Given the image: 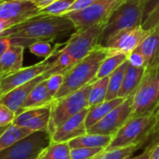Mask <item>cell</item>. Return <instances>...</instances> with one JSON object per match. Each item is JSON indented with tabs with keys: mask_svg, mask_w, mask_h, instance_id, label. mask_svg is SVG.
<instances>
[{
	"mask_svg": "<svg viewBox=\"0 0 159 159\" xmlns=\"http://www.w3.org/2000/svg\"><path fill=\"white\" fill-rule=\"evenodd\" d=\"M75 27L65 15H37L5 30L0 37L10 38L11 45L28 48L37 41L51 42L73 31Z\"/></svg>",
	"mask_w": 159,
	"mask_h": 159,
	"instance_id": "6da1fadb",
	"label": "cell"
},
{
	"mask_svg": "<svg viewBox=\"0 0 159 159\" xmlns=\"http://www.w3.org/2000/svg\"><path fill=\"white\" fill-rule=\"evenodd\" d=\"M109 55L105 48L98 46L90 54L74 65L64 75L63 83L53 100L64 98L80 89L92 84L103 60Z\"/></svg>",
	"mask_w": 159,
	"mask_h": 159,
	"instance_id": "7a4b0ae2",
	"label": "cell"
},
{
	"mask_svg": "<svg viewBox=\"0 0 159 159\" xmlns=\"http://www.w3.org/2000/svg\"><path fill=\"white\" fill-rule=\"evenodd\" d=\"M159 133V112L143 116L130 118L117 133L105 149L110 151L129 146H140Z\"/></svg>",
	"mask_w": 159,
	"mask_h": 159,
	"instance_id": "3957f363",
	"label": "cell"
},
{
	"mask_svg": "<svg viewBox=\"0 0 159 159\" xmlns=\"http://www.w3.org/2000/svg\"><path fill=\"white\" fill-rule=\"evenodd\" d=\"M144 2L126 0L119 6L104 23L99 46L106 48L121 33L142 26Z\"/></svg>",
	"mask_w": 159,
	"mask_h": 159,
	"instance_id": "277c9868",
	"label": "cell"
},
{
	"mask_svg": "<svg viewBox=\"0 0 159 159\" xmlns=\"http://www.w3.org/2000/svg\"><path fill=\"white\" fill-rule=\"evenodd\" d=\"M159 112V65L146 69L143 78L133 95L132 117Z\"/></svg>",
	"mask_w": 159,
	"mask_h": 159,
	"instance_id": "5b68a950",
	"label": "cell"
},
{
	"mask_svg": "<svg viewBox=\"0 0 159 159\" xmlns=\"http://www.w3.org/2000/svg\"><path fill=\"white\" fill-rule=\"evenodd\" d=\"M91 85L89 84L64 98L52 101L48 130L49 136L66 120L89 107V95Z\"/></svg>",
	"mask_w": 159,
	"mask_h": 159,
	"instance_id": "8992f818",
	"label": "cell"
},
{
	"mask_svg": "<svg viewBox=\"0 0 159 159\" xmlns=\"http://www.w3.org/2000/svg\"><path fill=\"white\" fill-rule=\"evenodd\" d=\"M126 0H98L89 7L66 14L76 30H84L98 24H104L114 11Z\"/></svg>",
	"mask_w": 159,
	"mask_h": 159,
	"instance_id": "52a82bcc",
	"label": "cell"
},
{
	"mask_svg": "<svg viewBox=\"0 0 159 159\" xmlns=\"http://www.w3.org/2000/svg\"><path fill=\"white\" fill-rule=\"evenodd\" d=\"M104 24H98L84 30H76L61 48L76 64L98 46Z\"/></svg>",
	"mask_w": 159,
	"mask_h": 159,
	"instance_id": "ba28073f",
	"label": "cell"
},
{
	"mask_svg": "<svg viewBox=\"0 0 159 159\" xmlns=\"http://www.w3.org/2000/svg\"><path fill=\"white\" fill-rule=\"evenodd\" d=\"M49 143L47 131H36L0 152V159H37Z\"/></svg>",
	"mask_w": 159,
	"mask_h": 159,
	"instance_id": "9c48e42d",
	"label": "cell"
},
{
	"mask_svg": "<svg viewBox=\"0 0 159 159\" xmlns=\"http://www.w3.org/2000/svg\"><path fill=\"white\" fill-rule=\"evenodd\" d=\"M134 95V94H133ZM133 95L112 110L102 120L88 129V133L115 135L131 118L133 112Z\"/></svg>",
	"mask_w": 159,
	"mask_h": 159,
	"instance_id": "30bf717a",
	"label": "cell"
},
{
	"mask_svg": "<svg viewBox=\"0 0 159 159\" xmlns=\"http://www.w3.org/2000/svg\"><path fill=\"white\" fill-rule=\"evenodd\" d=\"M57 50L55 51V53L52 56L45 59L44 61L38 62L36 64H34V65L28 66V67H24V68L22 67L20 70H19L9 75L0 78V96L31 81L32 79L37 77L38 75H42L43 73H45L46 71L50 69L53 66Z\"/></svg>",
	"mask_w": 159,
	"mask_h": 159,
	"instance_id": "8fae6325",
	"label": "cell"
},
{
	"mask_svg": "<svg viewBox=\"0 0 159 159\" xmlns=\"http://www.w3.org/2000/svg\"><path fill=\"white\" fill-rule=\"evenodd\" d=\"M53 74H56V73H55L53 66H52L50 69H48V71H46L42 75H38L37 77H35V78L32 79L31 81L10 90L9 92L4 94L2 96H0V104H3V105L8 107L10 110H12L13 112L18 114L22 103L27 99V97L32 92V90L39 83L48 79Z\"/></svg>",
	"mask_w": 159,
	"mask_h": 159,
	"instance_id": "7c38bea8",
	"label": "cell"
},
{
	"mask_svg": "<svg viewBox=\"0 0 159 159\" xmlns=\"http://www.w3.org/2000/svg\"><path fill=\"white\" fill-rule=\"evenodd\" d=\"M89 107L77 113L61 124L50 136V143H69L70 141L88 133L86 116Z\"/></svg>",
	"mask_w": 159,
	"mask_h": 159,
	"instance_id": "4fadbf2b",
	"label": "cell"
},
{
	"mask_svg": "<svg viewBox=\"0 0 159 159\" xmlns=\"http://www.w3.org/2000/svg\"><path fill=\"white\" fill-rule=\"evenodd\" d=\"M40 14L33 1H4L0 3V19L18 24Z\"/></svg>",
	"mask_w": 159,
	"mask_h": 159,
	"instance_id": "5bb4252c",
	"label": "cell"
},
{
	"mask_svg": "<svg viewBox=\"0 0 159 159\" xmlns=\"http://www.w3.org/2000/svg\"><path fill=\"white\" fill-rule=\"evenodd\" d=\"M149 33L150 31L144 30L142 26L125 31L111 41L105 48L108 49L109 54L125 53L129 55L140 46Z\"/></svg>",
	"mask_w": 159,
	"mask_h": 159,
	"instance_id": "9a60e30c",
	"label": "cell"
},
{
	"mask_svg": "<svg viewBox=\"0 0 159 159\" xmlns=\"http://www.w3.org/2000/svg\"><path fill=\"white\" fill-rule=\"evenodd\" d=\"M24 48L19 45L10 47L0 57V78L9 75L22 68Z\"/></svg>",
	"mask_w": 159,
	"mask_h": 159,
	"instance_id": "2e32d148",
	"label": "cell"
},
{
	"mask_svg": "<svg viewBox=\"0 0 159 159\" xmlns=\"http://www.w3.org/2000/svg\"><path fill=\"white\" fill-rule=\"evenodd\" d=\"M138 49L145 59L146 69L159 65V27L154 29L142 41Z\"/></svg>",
	"mask_w": 159,
	"mask_h": 159,
	"instance_id": "e0dca14e",
	"label": "cell"
},
{
	"mask_svg": "<svg viewBox=\"0 0 159 159\" xmlns=\"http://www.w3.org/2000/svg\"><path fill=\"white\" fill-rule=\"evenodd\" d=\"M145 71H146L145 67L137 68V67L129 65V66L125 73L122 87L118 94V98L126 99L133 95L136 92L137 89L139 88L143 80Z\"/></svg>",
	"mask_w": 159,
	"mask_h": 159,
	"instance_id": "ac0fdd59",
	"label": "cell"
},
{
	"mask_svg": "<svg viewBox=\"0 0 159 159\" xmlns=\"http://www.w3.org/2000/svg\"><path fill=\"white\" fill-rule=\"evenodd\" d=\"M52 99L48 95L47 89V79L39 83L29 94L27 99L22 103L18 114L34 108H41L49 105L52 102ZM17 114V115H18Z\"/></svg>",
	"mask_w": 159,
	"mask_h": 159,
	"instance_id": "d6986e66",
	"label": "cell"
},
{
	"mask_svg": "<svg viewBox=\"0 0 159 159\" xmlns=\"http://www.w3.org/2000/svg\"><path fill=\"white\" fill-rule=\"evenodd\" d=\"M115 135H103L87 133L83 136L75 138L68 143L71 149L73 148H102L106 149L111 143Z\"/></svg>",
	"mask_w": 159,
	"mask_h": 159,
	"instance_id": "ffe728a7",
	"label": "cell"
},
{
	"mask_svg": "<svg viewBox=\"0 0 159 159\" xmlns=\"http://www.w3.org/2000/svg\"><path fill=\"white\" fill-rule=\"evenodd\" d=\"M125 99L123 98H116L111 101H105L101 104H98L94 107L89 108V111L86 116V127L87 129L94 126L100 120H102L105 116H107L112 110L121 104Z\"/></svg>",
	"mask_w": 159,
	"mask_h": 159,
	"instance_id": "44dd1931",
	"label": "cell"
},
{
	"mask_svg": "<svg viewBox=\"0 0 159 159\" xmlns=\"http://www.w3.org/2000/svg\"><path fill=\"white\" fill-rule=\"evenodd\" d=\"M32 133L34 132L25 127H19L13 124L9 125L0 136V152L28 137Z\"/></svg>",
	"mask_w": 159,
	"mask_h": 159,
	"instance_id": "7402d4cb",
	"label": "cell"
},
{
	"mask_svg": "<svg viewBox=\"0 0 159 159\" xmlns=\"http://www.w3.org/2000/svg\"><path fill=\"white\" fill-rule=\"evenodd\" d=\"M142 27L150 32L159 27V0L144 1Z\"/></svg>",
	"mask_w": 159,
	"mask_h": 159,
	"instance_id": "603a6c76",
	"label": "cell"
},
{
	"mask_svg": "<svg viewBox=\"0 0 159 159\" xmlns=\"http://www.w3.org/2000/svg\"><path fill=\"white\" fill-rule=\"evenodd\" d=\"M127 60H128V55L125 53L109 54L102 62L94 81L101 79V78H103V77L110 76Z\"/></svg>",
	"mask_w": 159,
	"mask_h": 159,
	"instance_id": "cb8c5ba5",
	"label": "cell"
},
{
	"mask_svg": "<svg viewBox=\"0 0 159 159\" xmlns=\"http://www.w3.org/2000/svg\"><path fill=\"white\" fill-rule=\"evenodd\" d=\"M129 66L128 60L120 65L110 76H109V83H108V90L106 95V101H111L114 99L118 98L119 91L122 87V83L124 80L126 70Z\"/></svg>",
	"mask_w": 159,
	"mask_h": 159,
	"instance_id": "d4e9b609",
	"label": "cell"
},
{
	"mask_svg": "<svg viewBox=\"0 0 159 159\" xmlns=\"http://www.w3.org/2000/svg\"><path fill=\"white\" fill-rule=\"evenodd\" d=\"M109 76L103 77L94 81L91 85V89L89 95V107H94L106 101V95L108 90Z\"/></svg>",
	"mask_w": 159,
	"mask_h": 159,
	"instance_id": "484cf974",
	"label": "cell"
},
{
	"mask_svg": "<svg viewBox=\"0 0 159 159\" xmlns=\"http://www.w3.org/2000/svg\"><path fill=\"white\" fill-rule=\"evenodd\" d=\"M71 148L68 143H50L37 159H70Z\"/></svg>",
	"mask_w": 159,
	"mask_h": 159,
	"instance_id": "4316f807",
	"label": "cell"
},
{
	"mask_svg": "<svg viewBox=\"0 0 159 159\" xmlns=\"http://www.w3.org/2000/svg\"><path fill=\"white\" fill-rule=\"evenodd\" d=\"M76 0H57L48 7L40 9L41 15L49 16H63Z\"/></svg>",
	"mask_w": 159,
	"mask_h": 159,
	"instance_id": "83f0119b",
	"label": "cell"
},
{
	"mask_svg": "<svg viewBox=\"0 0 159 159\" xmlns=\"http://www.w3.org/2000/svg\"><path fill=\"white\" fill-rule=\"evenodd\" d=\"M59 45H57L55 48L52 47V45L50 44V42L48 41H37L33 43L32 45H30L28 47L29 51L40 58H49L50 56H52L55 51L58 49Z\"/></svg>",
	"mask_w": 159,
	"mask_h": 159,
	"instance_id": "f1b7e54d",
	"label": "cell"
},
{
	"mask_svg": "<svg viewBox=\"0 0 159 159\" xmlns=\"http://www.w3.org/2000/svg\"><path fill=\"white\" fill-rule=\"evenodd\" d=\"M50 107H51V103L48 106L45 107H41V108H34V109H30L24 112H21L20 114H18L13 121V125L19 126V127H24L30 120H32L33 118L48 112L50 111Z\"/></svg>",
	"mask_w": 159,
	"mask_h": 159,
	"instance_id": "f546056e",
	"label": "cell"
},
{
	"mask_svg": "<svg viewBox=\"0 0 159 159\" xmlns=\"http://www.w3.org/2000/svg\"><path fill=\"white\" fill-rule=\"evenodd\" d=\"M49 119H50V111H48L40 116L33 118L32 120H30L24 127L29 129L33 132H36V131H47L48 132Z\"/></svg>",
	"mask_w": 159,
	"mask_h": 159,
	"instance_id": "4dcf8cb0",
	"label": "cell"
},
{
	"mask_svg": "<svg viewBox=\"0 0 159 159\" xmlns=\"http://www.w3.org/2000/svg\"><path fill=\"white\" fill-rule=\"evenodd\" d=\"M140 148V146L134 145L124 148H117L110 151H104L100 159H125L130 157L136 150Z\"/></svg>",
	"mask_w": 159,
	"mask_h": 159,
	"instance_id": "1f68e13d",
	"label": "cell"
},
{
	"mask_svg": "<svg viewBox=\"0 0 159 159\" xmlns=\"http://www.w3.org/2000/svg\"><path fill=\"white\" fill-rule=\"evenodd\" d=\"M64 75L62 73H56L51 75L48 79H47V89H48V95L50 96V98L53 100L54 97L56 96L57 92L59 91V89H61L63 80H64Z\"/></svg>",
	"mask_w": 159,
	"mask_h": 159,
	"instance_id": "d6a6232c",
	"label": "cell"
},
{
	"mask_svg": "<svg viewBox=\"0 0 159 159\" xmlns=\"http://www.w3.org/2000/svg\"><path fill=\"white\" fill-rule=\"evenodd\" d=\"M102 148H73L71 149L70 159H91L101 154Z\"/></svg>",
	"mask_w": 159,
	"mask_h": 159,
	"instance_id": "836d02e7",
	"label": "cell"
},
{
	"mask_svg": "<svg viewBox=\"0 0 159 159\" xmlns=\"http://www.w3.org/2000/svg\"><path fill=\"white\" fill-rule=\"evenodd\" d=\"M17 114L10 110L8 107L0 104V128L8 127L11 125L16 117Z\"/></svg>",
	"mask_w": 159,
	"mask_h": 159,
	"instance_id": "e575fe53",
	"label": "cell"
},
{
	"mask_svg": "<svg viewBox=\"0 0 159 159\" xmlns=\"http://www.w3.org/2000/svg\"><path fill=\"white\" fill-rule=\"evenodd\" d=\"M128 61L129 65L137 68L145 67V59L142 54V52L138 49V48L128 55Z\"/></svg>",
	"mask_w": 159,
	"mask_h": 159,
	"instance_id": "d590c367",
	"label": "cell"
},
{
	"mask_svg": "<svg viewBox=\"0 0 159 159\" xmlns=\"http://www.w3.org/2000/svg\"><path fill=\"white\" fill-rule=\"evenodd\" d=\"M98 0H76L73 6L69 8V10L67 11L66 14L68 13H71V12H75V11H79V10H82L88 7H89L90 5L94 4L95 2H97ZM65 14V15H66Z\"/></svg>",
	"mask_w": 159,
	"mask_h": 159,
	"instance_id": "8d00e7d4",
	"label": "cell"
},
{
	"mask_svg": "<svg viewBox=\"0 0 159 159\" xmlns=\"http://www.w3.org/2000/svg\"><path fill=\"white\" fill-rule=\"evenodd\" d=\"M154 146H155V139H153L152 143L144 149V152H143L139 156H136L133 157H129L125 159H151V154H152V151L154 149Z\"/></svg>",
	"mask_w": 159,
	"mask_h": 159,
	"instance_id": "74e56055",
	"label": "cell"
},
{
	"mask_svg": "<svg viewBox=\"0 0 159 159\" xmlns=\"http://www.w3.org/2000/svg\"><path fill=\"white\" fill-rule=\"evenodd\" d=\"M10 38L8 37H0V57L3 53L10 47Z\"/></svg>",
	"mask_w": 159,
	"mask_h": 159,
	"instance_id": "f35d334b",
	"label": "cell"
},
{
	"mask_svg": "<svg viewBox=\"0 0 159 159\" xmlns=\"http://www.w3.org/2000/svg\"><path fill=\"white\" fill-rule=\"evenodd\" d=\"M155 146L151 154V159H159V133L155 136Z\"/></svg>",
	"mask_w": 159,
	"mask_h": 159,
	"instance_id": "ab89813d",
	"label": "cell"
},
{
	"mask_svg": "<svg viewBox=\"0 0 159 159\" xmlns=\"http://www.w3.org/2000/svg\"><path fill=\"white\" fill-rule=\"evenodd\" d=\"M57 0H33V2L34 3V5L38 7V8H44L46 7H48V5L52 4L53 2H55Z\"/></svg>",
	"mask_w": 159,
	"mask_h": 159,
	"instance_id": "60d3db41",
	"label": "cell"
},
{
	"mask_svg": "<svg viewBox=\"0 0 159 159\" xmlns=\"http://www.w3.org/2000/svg\"><path fill=\"white\" fill-rule=\"evenodd\" d=\"M15 25L14 23L10 22V21H7V20H1L0 19V34L7 29L10 28L11 26Z\"/></svg>",
	"mask_w": 159,
	"mask_h": 159,
	"instance_id": "b9f144b4",
	"label": "cell"
},
{
	"mask_svg": "<svg viewBox=\"0 0 159 159\" xmlns=\"http://www.w3.org/2000/svg\"><path fill=\"white\" fill-rule=\"evenodd\" d=\"M104 151H105V150H103V151H102V152L101 154H99L98 156H96L95 157H93V158H91V159H100V157H101V156H102V155L103 154V152H104Z\"/></svg>",
	"mask_w": 159,
	"mask_h": 159,
	"instance_id": "7bdbcfd3",
	"label": "cell"
},
{
	"mask_svg": "<svg viewBox=\"0 0 159 159\" xmlns=\"http://www.w3.org/2000/svg\"><path fill=\"white\" fill-rule=\"evenodd\" d=\"M7 127H4V128H0V136H1V134H2V133H3L4 131H5V130L7 129Z\"/></svg>",
	"mask_w": 159,
	"mask_h": 159,
	"instance_id": "ee69618b",
	"label": "cell"
},
{
	"mask_svg": "<svg viewBox=\"0 0 159 159\" xmlns=\"http://www.w3.org/2000/svg\"><path fill=\"white\" fill-rule=\"evenodd\" d=\"M2 2L4 1H33V0H1Z\"/></svg>",
	"mask_w": 159,
	"mask_h": 159,
	"instance_id": "f6af8a7d",
	"label": "cell"
},
{
	"mask_svg": "<svg viewBox=\"0 0 159 159\" xmlns=\"http://www.w3.org/2000/svg\"><path fill=\"white\" fill-rule=\"evenodd\" d=\"M136 1H141V2H144L145 0H136Z\"/></svg>",
	"mask_w": 159,
	"mask_h": 159,
	"instance_id": "bcb514c9",
	"label": "cell"
},
{
	"mask_svg": "<svg viewBox=\"0 0 159 159\" xmlns=\"http://www.w3.org/2000/svg\"><path fill=\"white\" fill-rule=\"evenodd\" d=\"M1 2H2V1H1V0H0V3H1Z\"/></svg>",
	"mask_w": 159,
	"mask_h": 159,
	"instance_id": "7dc6e473",
	"label": "cell"
}]
</instances>
